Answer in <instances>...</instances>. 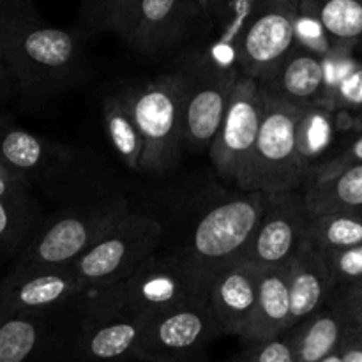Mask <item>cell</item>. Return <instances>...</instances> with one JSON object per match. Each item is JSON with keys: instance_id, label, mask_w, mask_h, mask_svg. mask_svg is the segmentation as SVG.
<instances>
[{"instance_id": "7bdbcfd3", "label": "cell", "mask_w": 362, "mask_h": 362, "mask_svg": "<svg viewBox=\"0 0 362 362\" xmlns=\"http://www.w3.org/2000/svg\"><path fill=\"white\" fill-rule=\"evenodd\" d=\"M0 177H2V179H9V177H16V175H13V173L9 172V170L6 168V166L2 165V161H0ZM18 179V177H16Z\"/></svg>"}, {"instance_id": "cb8c5ba5", "label": "cell", "mask_w": 362, "mask_h": 362, "mask_svg": "<svg viewBox=\"0 0 362 362\" xmlns=\"http://www.w3.org/2000/svg\"><path fill=\"white\" fill-rule=\"evenodd\" d=\"M103 120L110 145L115 154L133 172H140L144 156V138L138 129L133 108H131L127 87L113 88L101 99Z\"/></svg>"}, {"instance_id": "603a6c76", "label": "cell", "mask_w": 362, "mask_h": 362, "mask_svg": "<svg viewBox=\"0 0 362 362\" xmlns=\"http://www.w3.org/2000/svg\"><path fill=\"white\" fill-rule=\"evenodd\" d=\"M290 329V290L286 267H264L258 285V299L246 329L244 343L262 341Z\"/></svg>"}, {"instance_id": "ba28073f", "label": "cell", "mask_w": 362, "mask_h": 362, "mask_svg": "<svg viewBox=\"0 0 362 362\" xmlns=\"http://www.w3.org/2000/svg\"><path fill=\"white\" fill-rule=\"evenodd\" d=\"M161 223L144 211H133L120 219L90 250L71 264L88 292L108 288L126 279L145 258L163 247Z\"/></svg>"}, {"instance_id": "30bf717a", "label": "cell", "mask_w": 362, "mask_h": 362, "mask_svg": "<svg viewBox=\"0 0 362 362\" xmlns=\"http://www.w3.org/2000/svg\"><path fill=\"white\" fill-rule=\"evenodd\" d=\"M83 297L60 310L4 318L0 324V362H74Z\"/></svg>"}, {"instance_id": "b9f144b4", "label": "cell", "mask_w": 362, "mask_h": 362, "mask_svg": "<svg viewBox=\"0 0 362 362\" xmlns=\"http://www.w3.org/2000/svg\"><path fill=\"white\" fill-rule=\"evenodd\" d=\"M225 2L226 0H200L202 9H204V13H205V20H209V18L214 16V14L218 13L223 6H225Z\"/></svg>"}, {"instance_id": "3957f363", "label": "cell", "mask_w": 362, "mask_h": 362, "mask_svg": "<svg viewBox=\"0 0 362 362\" xmlns=\"http://www.w3.org/2000/svg\"><path fill=\"white\" fill-rule=\"evenodd\" d=\"M0 53L28 106L45 105L90 74L83 37L41 20L0 16Z\"/></svg>"}, {"instance_id": "7402d4cb", "label": "cell", "mask_w": 362, "mask_h": 362, "mask_svg": "<svg viewBox=\"0 0 362 362\" xmlns=\"http://www.w3.org/2000/svg\"><path fill=\"white\" fill-rule=\"evenodd\" d=\"M296 339V352L299 362H320L341 346L359 338L350 324L345 310L332 296V299L322 310L290 327Z\"/></svg>"}, {"instance_id": "74e56055", "label": "cell", "mask_w": 362, "mask_h": 362, "mask_svg": "<svg viewBox=\"0 0 362 362\" xmlns=\"http://www.w3.org/2000/svg\"><path fill=\"white\" fill-rule=\"evenodd\" d=\"M0 16L41 20L34 0H0Z\"/></svg>"}, {"instance_id": "277c9868", "label": "cell", "mask_w": 362, "mask_h": 362, "mask_svg": "<svg viewBox=\"0 0 362 362\" xmlns=\"http://www.w3.org/2000/svg\"><path fill=\"white\" fill-rule=\"evenodd\" d=\"M131 211L133 204L122 191L62 205L41 223L11 267L71 265Z\"/></svg>"}, {"instance_id": "d4e9b609", "label": "cell", "mask_w": 362, "mask_h": 362, "mask_svg": "<svg viewBox=\"0 0 362 362\" xmlns=\"http://www.w3.org/2000/svg\"><path fill=\"white\" fill-rule=\"evenodd\" d=\"M42 221L34 189L0 197V264L18 257Z\"/></svg>"}, {"instance_id": "ac0fdd59", "label": "cell", "mask_w": 362, "mask_h": 362, "mask_svg": "<svg viewBox=\"0 0 362 362\" xmlns=\"http://www.w3.org/2000/svg\"><path fill=\"white\" fill-rule=\"evenodd\" d=\"M260 265L233 262L218 272L209 285V306L221 336H239L246 329L258 299Z\"/></svg>"}, {"instance_id": "4dcf8cb0", "label": "cell", "mask_w": 362, "mask_h": 362, "mask_svg": "<svg viewBox=\"0 0 362 362\" xmlns=\"http://www.w3.org/2000/svg\"><path fill=\"white\" fill-rule=\"evenodd\" d=\"M232 362H299L296 352L293 331L262 341H247L243 352L237 354Z\"/></svg>"}, {"instance_id": "4fadbf2b", "label": "cell", "mask_w": 362, "mask_h": 362, "mask_svg": "<svg viewBox=\"0 0 362 362\" xmlns=\"http://www.w3.org/2000/svg\"><path fill=\"white\" fill-rule=\"evenodd\" d=\"M311 214L303 189L267 194L264 212L243 260L286 267L308 244Z\"/></svg>"}, {"instance_id": "60d3db41", "label": "cell", "mask_w": 362, "mask_h": 362, "mask_svg": "<svg viewBox=\"0 0 362 362\" xmlns=\"http://www.w3.org/2000/svg\"><path fill=\"white\" fill-rule=\"evenodd\" d=\"M339 362H362V336L354 338L343 346Z\"/></svg>"}, {"instance_id": "9c48e42d", "label": "cell", "mask_w": 362, "mask_h": 362, "mask_svg": "<svg viewBox=\"0 0 362 362\" xmlns=\"http://www.w3.org/2000/svg\"><path fill=\"white\" fill-rule=\"evenodd\" d=\"M172 67L182 76L186 152H209L228 108L233 85L240 74L218 69L187 49H182L172 59Z\"/></svg>"}, {"instance_id": "52a82bcc", "label": "cell", "mask_w": 362, "mask_h": 362, "mask_svg": "<svg viewBox=\"0 0 362 362\" xmlns=\"http://www.w3.org/2000/svg\"><path fill=\"white\" fill-rule=\"evenodd\" d=\"M303 110L304 106L265 95L262 126L237 182L239 189L264 194L303 189L308 173L297 151V122Z\"/></svg>"}, {"instance_id": "bcb514c9", "label": "cell", "mask_w": 362, "mask_h": 362, "mask_svg": "<svg viewBox=\"0 0 362 362\" xmlns=\"http://www.w3.org/2000/svg\"><path fill=\"white\" fill-rule=\"evenodd\" d=\"M127 362H129V361H127Z\"/></svg>"}, {"instance_id": "8992f818", "label": "cell", "mask_w": 362, "mask_h": 362, "mask_svg": "<svg viewBox=\"0 0 362 362\" xmlns=\"http://www.w3.org/2000/svg\"><path fill=\"white\" fill-rule=\"evenodd\" d=\"M131 108L144 138L140 173L168 175L182 161L184 88L175 67L127 87Z\"/></svg>"}, {"instance_id": "8d00e7d4", "label": "cell", "mask_w": 362, "mask_h": 362, "mask_svg": "<svg viewBox=\"0 0 362 362\" xmlns=\"http://www.w3.org/2000/svg\"><path fill=\"white\" fill-rule=\"evenodd\" d=\"M112 0H80V16L87 28L94 32L108 30V14Z\"/></svg>"}, {"instance_id": "8fae6325", "label": "cell", "mask_w": 362, "mask_h": 362, "mask_svg": "<svg viewBox=\"0 0 362 362\" xmlns=\"http://www.w3.org/2000/svg\"><path fill=\"white\" fill-rule=\"evenodd\" d=\"M218 336L209 299L193 300L147 322L134 361L194 362Z\"/></svg>"}, {"instance_id": "83f0119b", "label": "cell", "mask_w": 362, "mask_h": 362, "mask_svg": "<svg viewBox=\"0 0 362 362\" xmlns=\"http://www.w3.org/2000/svg\"><path fill=\"white\" fill-rule=\"evenodd\" d=\"M296 45L308 49L313 55L320 57L324 64L339 62V60L352 59L354 49L343 48L329 35L317 13L313 0H296Z\"/></svg>"}, {"instance_id": "ffe728a7", "label": "cell", "mask_w": 362, "mask_h": 362, "mask_svg": "<svg viewBox=\"0 0 362 362\" xmlns=\"http://www.w3.org/2000/svg\"><path fill=\"white\" fill-rule=\"evenodd\" d=\"M265 95L281 99L293 106L324 105L329 94L327 71L320 57L313 55L308 49H292L278 73L269 83L262 85Z\"/></svg>"}, {"instance_id": "5b68a950", "label": "cell", "mask_w": 362, "mask_h": 362, "mask_svg": "<svg viewBox=\"0 0 362 362\" xmlns=\"http://www.w3.org/2000/svg\"><path fill=\"white\" fill-rule=\"evenodd\" d=\"M198 299H209L182 258L161 247L145 258L126 279L108 288L92 290L87 300L151 320Z\"/></svg>"}, {"instance_id": "44dd1931", "label": "cell", "mask_w": 362, "mask_h": 362, "mask_svg": "<svg viewBox=\"0 0 362 362\" xmlns=\"http://www.w3.org/2000/svg\"><path fill=\"white\" fill-rule=\"evenodd\" d=\"M290 290V327L325 306L336 292L327 264L310 243L286 265Z\"/></svg>"}, {"instance_id": "f6af8a7d", "label": "cell", "mask_w": 362, "mask_h": 362, "mask_svg": "<svg viewBox=\"0 0 362 362\" xmlns=\"http://www.w3.org/2000/svg\"><path fill=\"white\" fill-rule=\"evenodd\" d=\"M124 362H127V361H124Z\"/></svg>"}, {"instance_id": "836d02e7", "label": "cell", "mask_w": 362, "mask_h": 362, "mask_svg": "<svg viewBox=\"0 0 362 362\" xmlns=\"http://www.w3.org/2000/svg\"><path fill=\"white\" fill-rule=\"evenodd\" d=\"M324 105L334 112L362 113V62H357L354 69L336 85Z\"/></svg>"}, {"instance_id": "7a4b0ae2", "label": "cell", "mask_w": 362, "mask_h": 362, "mask_svg": "<svg viewBox=\"0 0 362 362\" xmlns=\"http://www.w3.org/2000/svg\"><path fill=\"white\" fill-rule=\"evenodd\" d=\"M0 161L13 175L62 205L117 193L113 173L90 151L62 145L18 126L0 106Z\"/></svg>"}, {"instance_id": "484cf974", "label": "cell", "mask_w": 362, "mask_h": 362, "mask_svg": "<svg viewBox=\"0 0 362 362\" xmlns=\"http://www.w3.org/2000/svg\"><path fill=\"white\" fill-rule=\"evenodd\" d=\"M311 216L329 212H362V163L325 180H310L303 186Z\"/></svg>"}, {"instance_id": "f1b7e54d", "label": "cell", "mask_w": 362, "mask_h": 362, "mask_svg": "<svg viewBox=\"0 0 362 362\" xmlns=\"http://www.w3.org/2000/svg\"><path fill=\"white\" fill-rule=\"evenodd\" d=\"M308 243L320 253L362 244V212H329L311 216Z\"/></svg>"}, {"instance_id": "9a60e30c", "label": "cell", "mask_w": 362, "mask_h": 362, "mask_svg": "<svg viewBox=\"0 0 362 362\" xmlns=\"http://www.w3.org/2000/svg\"><path fill=\"white\" fill-rule=\"evenodd\" d=\"M296 0H260L239 46V69L269 83L296 48Z\"/></svg>"}, {"instance_id": "ee69618b", "label": "cell", "mask_w": 362, "mask_h": 362, "mask_svg": "<svg viewBox=\"0 0 362 362\" xmlns=\"http://www.w3.org/2000/svg\"><path fill=\"white\" fill-rule=\"evenodd\" d=\"M4 322V315H2V310H0V324Z\"/></svg>"}, {"instance_id": "d6986e66", "label": "cell", "mask_w": 362, "mask_h": 362, "mask_svg": "<svg viewBox=\"0 0 362 362\" xmlns=\"http://www.w3.org/2000/svg\"><path fill=\"white\" fill-rule=\"evenodd\" d=\"M260 0H226L212 18L204 21L200 32L187 48L218 69L240 74L239 46Z\"/></svg>"}, {"instance_id": "1f68e13d", "label": "cell", "mask_w": 362, "mask_h": 362, "mask_svg": "<svg viewBox=\"0 0 362 362\" xmlns=\"http://www.w3.org/2000/svg\"><path fill=\"white\" fill-rule=\"evenodd\" d=\"M336 288L362 281V244L322 253Z\"/></svg>"}, {"instance_id": "7c38bea8", "label": "cell", "mask_w": 362, "mask_h": 362, "mask_svg": "<svg viewBox=\"0 0 362 362\" xmlns=\"http://www.w3.org/2000/svg\"><path fill=\"white\" fill-rule=\"evenodd\" d=\"M265 94L262 85L240 74L230 94L218 134L211 145V163L216 175L226 184L239 182V177L257 144L264 115Z\"/></svg>"}, {"instance_id": "5bb4252c", "label": "cell", "mask_w": 362, "mask_h": 362, "mask_svg": "<svg viewBox=\"0 0 362 362\" xmlns=\"http://www.w3.org/2000/svg\"><path fill=\"white\" fill-rule=\"evenodd\" d=\"M205 21L200 0H141L129 46L151 62L175 59Z\"/></svg>"}, {"instance_id": "6da1fadb", "label": "cell", "mask_w": 362, "mask_h": 362, "mask_svg": "<svg viewBox=\"0 0 362 362\" xmlns=\"http://www.w3.org/2000/svg\"><path fill=\"white\" fill-rule=\"evenodd\" d=\"M265 200L267 194L258 191H226L211 184L177 205L172 219L159 221L165 232L163 247L179 255L209 293L221 269L243 260Z\"/></svg>"}, {"instance_id": "d590c367", "label": "cell", "mask_w": 362, "mask_h": 362, "mask_svg": "<svg viewBox=\"0 0 362 362\" xmlns=\"http://www.w3.org/2000/svg\"><path fill=\"white\" fill-rule=\"evenodd\" d=\"M334 296L345 310L346 317H349L350 324L354 325L357 334L362 336V281L336 288Z\"/></svg>"}, {"instance_id": "ab89813d", "label": "cell", "mask_w": 362, "mask_h": 362, "mask_svg": "<svg viewBox=\"0 0 362 362\" xmlns=\"http://www.w3.org/2000/svg\"><path fill=\"white\" fill-rule=\"evenodd\" d=\"M27 189H34V187L28 186L23 180L16 179V177H9V179L0 177V197H11V194H18Z\"/></svg>"}, {"instance_id": "f546056e", "label": "cell", "mask_w": 362, "mask_h": 362, "mask_svg": "<svg viewBox=\"0 0 362 362\" xmlns=\"http://www.w3.org/2000/svg\"><path fill=\"white\" fill-rule=\"evenodd\" d=\"M325 30L343 48H362V0H313Z\"/></svg>"}, {"instance_id": "f35d334b", "label": "cell", "mask_w": 362, "mask_h": 362, "mask_svg": "<svg viewBox=\"0 0 362 362\" xmlns=\"http://www.w3.org/2000/svg\"><path fill=\"white\" fill-rule=\"evenodd\" d=\"M16 98H20L16 80H14L13 73H11L9 66H7L6 59L0 53V106H6L7 103H11Z\"/></svg>"}, {"instance_id": "e0dca14e", "label": "cell", "mask_w": 362, "mask_h": 362, "mask_svg": "<svg viewBox=\"0 0 362 362\" xmlns=\"http://www.w3.org/2000/svg\"><path fill=\"white\" fill-rule=\"evenodd\" d=\"M147 320L81 303L80 324L74 341V362H124L134 361Z\"/></svg>"}, {"instance_id": "e575fe53", "label": "cell", "mask_w": 362, "mask_h": 362, "mask_svg": "<svg viewBox=\"0 0 362 362\" xmlns=\"http://www.w3.org/2000/svg\"><path fill=\"white\" fill-rule=\"evenodd\" d=\"M141 0H112L108 14V30L119 35L124 42H129L136 25Z\"/></svg>"}, {"instance_id": "d6a6232c", "label": "cell", "mask_w": 362, "mask_h": 362, "mask_svg": "<svg viewBox=\"0 0 362 362\" xmlns=\"http://www.w3.org/2000/svg\"><path fill=\"white\" fill-rule=\"evenodd\" d=\"M362 163V131L346 140L345 144L336 145L334 151L311 172L310 180H325L329 177H334L336 173L350 168L354 165Z\"/></svg>"}, {"instance_id": "4316f807", "label": "cell", "mask_w": 362, "mask_h": 362, "mask_svg": "<svg viewBox=\"0 0 362 362\" xmlns=\"http://www.w3.org/2000/svg\"><path fill=\"white\" fill-rule=\"evenodd\" d=\"M336 134L334 110L322 103L303 110L297 122V151L306 168L308 179L311 172L336 148Z\"/></svg>"}, {"instance_id": "2e32d148", "label": "cell", "mask_w": 362, "mask_h": 362, "mask_svg": "<svg viewBox=\"0 0 362 362\" xmlns=\"http://www.w3.org/2000/svg\"><path fill=\"white\" fill-rule=\"evenodd\" d=\"M87 293V286L71 265L11 267L0 283V310L4 318L20 313L60 310Z\"/></svg>"}]
</instances>
